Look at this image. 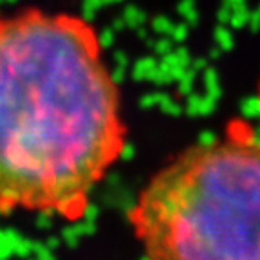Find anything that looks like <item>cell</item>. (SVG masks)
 <instances>
[{
    "mask_svg": "<svg viewBox=\"0 0 260 260\" xmlns=\"http://www.w3.org/2000/svg\"><path fill=\"white\" fill-rule=\"evenodd\" d=\"M125 146L96 25L40 8L0 15V211L81 219Z\"/></svg>",
    "mask_w": 260,
    "mask_h": 260,
    "instance_id": "1",
    "label": "cell"
},
{
    "mask_svg": "<svg viewBox=\"0 0 260 260\" xmlns=\"http://www.w3.org/2000/svg\"><path fill=\"white\" fill-rule=\"evenodd\" d=\"M148 260H260V138L233 121L177 155L128 213Z\"/></svg>",
    "mask_w": 260,
    "mask_h": 260,
    "instance_id": "2",
    "label": "cell"
},
{
    "mask_svg": "<svg viewBox=\"0 0 260 260\" xmlns=\"http://www.w3.org/2000/svg\"><path fill=\"white\" fill-rule=\"evenodd\" d=\"M258 110H260V83H258Z\"/></svg>",
    "mask_w": 260,
    "mask_h": 260,
    "instance_id": "3",
    "label": "cell"
}]
</instances>
